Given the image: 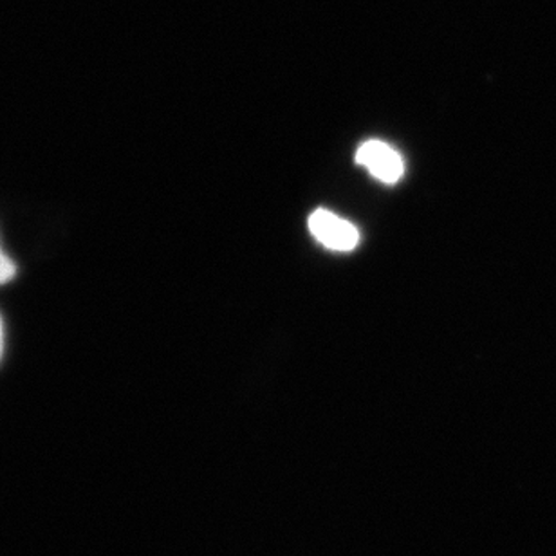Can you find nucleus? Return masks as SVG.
I'll return each instance as SVG.
<instances>
[{"label":"nucleus","mask_w":556,"mask_h":556,"mask_svg":"<svg viewBox=\"0 0 556 556\" xmlns=\"http://www.w3.org/2000/svg\"><path fill=\"white\" fill-rule=\"evenodd\" d=\"M307 225L316 241L334 252H351L358 244L359 233L356 226L327 210H316Z\"/></svg>","instance_id":"1"},{"label":"nucleus","mask_w":556,"mask_h":556,"mask_svg":"<svg viewBox=\"0 0 556 556\" xmlns=\"http://www.w3.org/2000/svg\"><path fill=\"white\" fill-rule=\"evenodd\" d=\"M16 275V266L2 250H0V286L8 283L13 280Z\"/></svg>","instance_id":"3"},{"label":"nucleus","mask_w":556,"mask_h":556,"mask_svg":"<svg viewBox=\"0 0 556 556\" xmlns=\"http://www.w3.org/2000/svg\"><path fill=\"white\" fill-rule=\"evenodd\" d=\"M356 161L359 165L365 166L367 170L387 185H394L400 181L405 172L402 155L396 149H392L391 144L370 139L367 143L359 147L356 152Z\"/></svg>","instance_id":"2"},{"label":"nucleus","mask_w":556,"mask_h":556,"mask_svg":"<svg viewBox=\"0 0 556 556\" xmlns=\"http://www.w3.org/2000/svg\"><path fill=\"white\" fill-rule=\"evenodd\" d=\"M2 354H4V324L0 318V359H2Z\"/></svg>","instance_id":"4"}]
</instances>
